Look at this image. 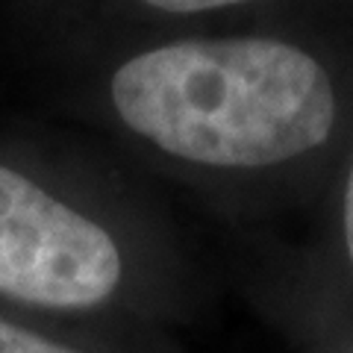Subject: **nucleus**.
<instances>
[{"instance_id":"3","label":"nucleus","mask_w":353,"mask_h":353,"mask_svg":"<svg viewBox=\"0 0 353 353\" xmlns=\"http://www.w3.org/2000/svg\"><path fill=\"white\" fill-rule=\"evenodd\" d=\"M0 353H77L50 339H41L24 327H15L0 318Z\"/></svg>"},{"instance_id":"1","label":"nucleus","mask_w":353,"mask_h":353,"mask_svg":"<svg viewBox=\"0 0 353 353\" xmlns=\"http://www.w3.org/2000/svg\"><path fill=\"white\" fill-rule=\"evenodd\" d=\"M118 115L165 153L262 168L324 145L336 121L327 71L277 39L176 41L124 62Z\"/></svg>"},{"instance_id":"2","label":"nucleus","mask_w":353,"mask_h":353,"mask_svg":"<svg viewBox=\"0 0 353 353\" xmlns=\"http://www.w3.org/2000/svg\"><path fill=\"white\" fill-rule=\"evenodd\" d=\"M118 283L112 236L0 165V294L50 309H92Z\"/></svg>"},{"instance_id":"4","label":"nucleus","mask_w":353,"mask_h":353,"mask_svg":"<svg viewBox=\"0 0 353 353\" xmlns=\"http://www.w3.org/2000/svg\"><path fill=\"white\" fill-rule=\"evenodd\" d=\"M145 3L165 9V12H203V9L233 6V3H245V0H145Z\"/></svg>"},{"instance_id":"5","label":"nucleus","mask_w":353,"mask_h":353,"mask_svg":"<svg viewBox=\"0 0 353 353\" xmlns=\"http://www.w3.org/2000/svg\"><path fill=\"white\" fill-rule=\"evenodd\" d=\"M345 239H347V253L353 262V171H350L347 194H345Z\"/></svg>"}]
</instances>
